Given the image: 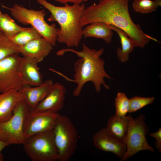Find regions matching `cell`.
<instances>
[{
    "label": "cell",
    "instance_id": "13",
    "mask_svg": "<svg viewBox=\"0 0 161 161\" xmlns=\"http://www.w3.org/2000/svg\"><path fill=\"white\" fill-rule=\"evenodd\" d=\"M52 45L42 37L33 39L20 47V54L38 63L43 61L50 52Z\"/></svg>",
    "mask_w": 161,
    "mask_h": 161
},
{
    "label": "cell",
    "instance_id": "2",
    "mask_svg": "<svg viewBox=\"0 0 161 161\" xmlns=\"http://www.w3.org/2000/svg\"><path fill=\"white\" fill-rule=\"evenodd\" d=\"M104 51L103 48L96 50L90 48L84 43L81 51L70 48L61 49L57 52V55H63L66 52H70L80 58L74 64V79H70L54 70L53 72L63 76L68 81L76 84L77 86L73 93L75 97L80 95L83 86L89 81L93 83L97 92L100 91L101 85L108 90L109 87L106 84L104 78L113 79L106 72L104 68L105 62L100 58Z\"/></svg>",
    "mask_w": 161,
    "mask_h": 161
},
{
    "label": "cell",
    "instance_id": "19",
    "mask_svg": "<svg viewBox=\"0 0 161 161\" xmlns=\"http://www.w3.org/2000/svg\"><path fill=\"white\" fill-rule=\"evenodd\" d=\"M108 25L117 33L120 39L121 47H119L117 49V57L121 62L126 63L129 60V54L134 50V46L133 42L123 30L114 25Z\"/></svg>",
    "mask_w": 161,
    "mask_h": 161
},
{
    "label": "cell",
    "instance_id": "18",
    "mask_svg": "<svg viewBox=\"0 0 161 161\" xmlns=\"http://www.w3.org/2000/svg\"><path fill=\"white\" fill-rule=\"evenodd\" d=\"M84 27L82 30L83 38L92 37L100 38L108 44L112 42L113 32L108 24L97 22L90 24Z\"/></svg>",
    "mask_w": 161,
    "mask_h": 161
},
{
    "label": "cell",
    "instance_id": "29",
    "mask_svg": "<svg viewBox=\"0 0 161 161\" xmlns=\"http://www.w3.org/2000/svg\"><path fill=\"white\" fill-rule=\"evenodd\" d=\"M2 13H1V11L0 10V17L2 14Z\"/></svg>",
    "mask_w": 161,
    "mask_h": 161
},
{
    "label": "cell",
    "instance_id": "9",
    "mask_svg": "<svg viewBox=\"0 0 161 161\" xmlns=\"http://www.w3.org/2000/svg\"><path fill=\"white\" fill-rule=\"evenodd\" d=\"M10 55L0 61V92L19 90L24 86L20 70L22 57Z\"/></svg>",
    "mask_w": 161,
    "mask_h": 161
},
{
    "label": "cell",
    "instance_id": "30",
    "mask_svg": "<svg viewBox=\"0 0 161 161\" xmlns=\"http://www.w3.org/2000/svg\"><path fill=\"white\" fill-rule=\"evenodd\" d=\"M100 0V1H101L102 0Z\"/></svg>",
    "mask_w": 161,
    "mask_h": 161
},
{
    "label": "cell",
    "instance_id": "26",
    "mask_svg": "<svg viewBox=\"0 0 161 161\" xmlns=\"http://www.w3.org/2000/svg\"><path fill=\"white\" fill-rule=\"evenodd\" d=\"M149 134L151 137H153L156 140L154 142L156 148L160 153H161V128H159L158 130L153 133H149Z\"/></svg>",
    "mask_w": 161,
    "mask_h": 161
},
{
    "label": "cell",
    "instance_id": "11",
    "mask_svg": "<svg viewBox=\"0 0 161 161\" xmlns=\"http://www.w3.org/2000/svg\"><path fill=\"white\" fill-rule=\"evenodd\" d=\"M66 89L60 83H54L53 87L46 96L32 110L35 111H49L58 113L63 108Z\"/></svg>",
    "mask_w": 161,
    "mask_h": 161
},
{
    "label": "cell",
    "instance_id": "28",
    "mask_svg": "<svg viewBox=\"0 0 161 161\" xmlns=\"http://www.w3.org/2000/svg\"><path fill=\"white\" fill-rule=\"evenodd\" d=\"M9 145L7 143L0 140V161L3 160L4 157L2 153L3 150Z\"/></svg>",
    "mask_w": 161,
    "mask_h": 161
},
{
    "label": "cell",
    "instance_id": "22",
    "mask_svg": "<svg viewBox=\"0 0 161 161\" xmlns=\"http://www.w3.org/2000/svg\"><path fill=\"white\" fill-rule=\"evenodd\" d=\"M20 48L0 30V61L13 54H20Z\"/></svg>",
    "mask_w": 161,
    "mask_h": 161
},
{
    "label": "cell",
    "instance_id": "7",
    "mask_svg": "<svg viewBox=\"0 0 161 161\" xmlns=\"http://www.w3.org/2000/svg\"><path fill=\"white\" fill-rule=\"evenodd\" d=\"M59 161H67L73 155L77 146L78 133L71 120L60 115L53 129Z\"/></svg>",
    "mask_w": 161,
    "mask_h": 161
},
{
    "label": "cell",
    "instance_id": "24",
    "mask_svg": "<svg viewBox=\"0 0 161 161\" xmlns=\"http://www.w3.org/2000/svg\"><path fill=\"white\" fill-rule=\"evenodd\" d=\"M115 114L119 117L126 116L129 112L130 99L124 93L119 92L115 99Z\"/></svg>",
    "mask_w": 161,
    "mask_h": 161
},
{
    "label": "cell",
    "instance_id": "5",
    "mask_svg": "<svg viewBox=\"0 0 161 161\" xmlns=\"http://www.w3.org/2000/svg\"><path fill=\"white\" fill-rule=\"evenodd\" d=\"M23 145L25 152L33 161L58 160V152L53 129L38 133L27 138Z\"/></svg>",
    "mask_w": 161,
    "mask_h": 161
},
{
    "label": "cell",
    "instance_id": "3",
    "mask_svg": "<svg viewBox=\"0 0 161 161\" xmlns=\"http://www.w3.org/2000/svg\"><path fill=\"white\" fill-rule=\"evenodd\" d=\"M36 0L51 13L48 21H56L60 25L57 41L69 47H78L83 38V28L80 23L86 8L84 4H74L72 6L67 4L64 6H58L46 0Z\"/></svg>",
    "mask_w": 161,
    "mask_h": 161
},
{
    "label": "cell",
    "instance_id": "20",
    "mask_svg": "<svg viewBox=\"0 0 161 161\" xmlns=\"http://www.w3.org/2000/svg\"><path fill=\"white\" fill-rule=\"evenodd\" d=\"M26 28L19 26L7 14H2L0 18V30L9 38Z\"/></svg>",
    "mask_w": 161,
    "mask_h": 161
},
{
    "label": "cell",
    "instance_id": "1",
    "mask_svg": "<svg viewBox=\"0 0 161 161\" xmlns=\"http://www.w3.org/2000/svg\"><path fill=\"white\" fill-rule=\"evenodd\" d=\"M129 0H102L86 8L80 21L81 27L97 22L114 25L125 32L134 47L143 48L155 38L145 33L140 25L134 23L129 10Z\"/></svg>",
    "mask_w": 161,
    "mask_h": 161
},
{
    "label": "cell",
    "instance_id": "8",
    "mask_svg": "<svg viewBox=\"0 0 161 161\" xmlns=\"http://www.w3.org/2000/svg\"><path fill=\"white\" fill-rule=\"evenodd\" d=\"M129 127L124 141L126 151L122 161L129 159L142 151L149 150L152 152L155 151L146 139V135L148 133L149 128L145 122V115L140 114L134 118L129 115Z\"/></svg>",
    "mask_w": 161,
    "mask_h": 161
},
{
    "label": "cell",
    "instance_id": "4",
    "mask_svg": "<svg viewBox=\"0 0 161 161\" xmlns=\"http://www.w3.org/2000/svg\"><path fill=\"white\" fill-rule=\"evenodd\" d=\"M1 5L2 7L10 12L12 16L17 21L24 25H31L52 46L55 45L58 28L56 27L55 24L49 25L46 22L44 17L47 13L44 9H29L17 3L11 7L2 4Z\"/></svg>",
    "mask_w": 161,
    "mask_h": 161
},
{
    "label": "cell",
    "instance_id": "12",
    "mask_svg": "<svg viewBox=\"0 0 161 161\" xmlns=\"http://www.w3.org/2000/svg\"><path fill=\"white\" fill-rule=\"evenodd\" d=\"M92 140L94 146L97 149L115 154L121 159L126 151V146L111 136L105 128L101 129L93 135Z\"/></svg>",
    "mask_w": 161,
    "mask_h": 161
},
{
    "label": "cell",
    "instance_id": "10",
    "mask_svg": "<svg viewBox=\"0 0 161 161\" xmlns=\"http://www.w3.org/2000/svg\"><path fill=\"white\" fill-rule=\"evenodd\" d=\"M60 115L58 113L30 110L24 126L26 139L38 133L53 129Z\"/></svg>",
    "mask_w": 161,
    "mask_h": 161
},
{
    "label": "cell",
    "instance_id": "27",
    "mask_svg": "<svg viewBox=\"0 0 161 161\" xmlns=\"http://www.w3.org/2000/svg\"><path fill=\"white\" fill-rule=\"evenodd\" d=\"M56 2L65 4L68 2H71L74 4H81L84 2H87L88 0H53Z\"/></svg>",
    "mask_w": 161,
    "mask_h": 161
},
{
    "label": "cell",
    "instance_id": "16",
    "mask_svg": "<svg viewBox=\"0 0 161 161\" xmlns=\"http://www.w3.org/2000/svg\"><path fill=\"white\" fill-rule=\"evenodd\" d=\"M23 100V95L17 90L0 92V123L10 118L13 115V110L15 107Z\"/></svg>",
    "mask_w": 161,
    "mask_h": 161
},
{
    "label": "cell",
    "instance_id": "17",
    "mask_svg": "<svg viewBox=\"0 0 161 161\" xmlns=\"http://www.w3.org/2000/svg\"><path fill=\"white\" fill-rule=\"evenodd\" d=\"M129 124V116L121 117L115 114L108 119L105 129L108 133L114 138L125 143Z\"/></svg>",
    "mask_w": 161,
    "mask_h": 161
},
{
    "label": "cell",
    "instance_id": "15",
    "mask_svg": "<svg viewBox=\"0 0 161 161\" xmlns=\"http://www.w3.org/2000/svg\"><path fill=\"white\" fill-rule=\"evenodd\" d=\"M38 63L27 57H22L20 70L24 85L36 86L43 82V75L39 71Z\"/></svg>",
    "mask_w": 161,
    "mask_h": 161
},
{
    "label": "cell",
    "instance_id": "14",
    "mask_svg": "<svg viewBox=\"0 0 161 161\" xmlns=\"http://www.w3.org/2000/svg\"><path fill=\"white\" fill-rule=\"evenodd\" d=\"M54 83L51 80H46L37 86L24 85L19 91L23 95V100L31 110L46 97L52 89Z\"/></svg>",
    "mask_w": 161,
    "mask_h": 161
},
{
    "label": "cell",
    "instance_id": "6",
    "mask_svg": "<svg viewBox=\"0 0 161 161\" xmlns=\"http://www.w3.org/2000/svg\"><path fill=\"white\" fill-rule=\"evenodd\" d=\"M30 109L23 100L13 110V115L7 120L0 123V140L10 144H22L26 140L24 126Z\"/></svg>",
    "mask_w": 161,
    "mask_h": 161
},
{
    "label": "cell",
    "instance_id": "23",
    "mask_svg": "<svg viewBox=\"0 0 161 161\" xmlns=\"http://www.w3.org/2000/svg\"><path fill=\"white\" fill-rule=\"evenodd\" d=\"M161 5V0H134L132 3L134 10L141 14L154 12Z\"/></svg>",
    "mask_w": 161,
    "mask_h": 161
},
{
    "label": "cell",
    "instance_id": "21",
    "mask_svg": "<svg viewBox=\"0 0 161 161\" xmlns=\"http://www.w3.org/2000/svg\"><path fill=\"white\" fill-rule=\"evenodd\" d=\"M41 37L38 31L32 27L27 28L10 39L13 44L20 47L33 39Z\"/></svg>",
    "mask_w": 161,
    "mask_h": 161
},
{
    "label": "cell",
    "instance_id": "25",
    "mask_svg": "<svg viewBox=\"0 0 161 161\" xmlns=\"http://www.w3.org/2000/svg\"><path fill=\"white\" fill-rule=\"evenodd\" d=\"M155 97H140L135 96L130 99L129 112H134L141 109L147 105L153 103Z\"/></svg>",
    "mask_w": 161,
    "mask_h": 161
}]
</instances>
